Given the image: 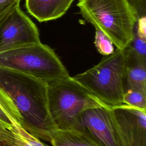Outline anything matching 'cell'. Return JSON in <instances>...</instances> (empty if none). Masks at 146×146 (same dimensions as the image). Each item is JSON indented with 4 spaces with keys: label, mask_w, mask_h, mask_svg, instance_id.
<instances>
[{
    "label": "cell",
    "mask_w": 146,
    "mask_h": 146,
    "mask_svg": "<svg viewBox=\"0 0 146 146\" xmlns=\"http://www.w3.org/2000/svg\"><path fill=\"white\" fill-rule=\"evenodd\" d=\"M0 86L18 111L21 127L31 135L50 142L51 134L57 129L48 111L47 83L0 66Z\"/></svg>",
    "instance_id": "cell-1"
},
{
    "label": "cell",
    "mask_w": 146,
    "mask_h": 146,
    "mask_svg": "<svg viewBox=\"0 0 146 146\" xmlns=\"http://www.w3.org/2000/svg\"><path fill=\"white\" fill-rule=\"evenodd\" d=\"M83 18L123 50L133 38L136 13L128 0H78Z\"/></svg>",
    "instance_id": "cell-2"
},
{
    "label": "cell",
    "mask_w": 146,
    "mask_h": 146,
    "mask_svg": "<svg viewBox=\"0 0 146 146\" xmlns=\"http://www.w3.org/2000/svg\"><path fill=\"white\" fill-rule=\"evenodd\" d=\"M48 107L57 129L73 130L84 110L106 104L70 76L47 83Z\"/></svg>",
    "instance_id": "cell-3"
},
{
    "label": "cell",
    "mask_w": 146,
    "mask_h": 146,
    "mask_svg": "<svg viewBox=\"0 0 146 146\" xmlns=\"http://www.w3.org/2000/svg\"><path fill=\"white\" fill-rule=\"evenodd\" d=\"M124 70V51L116 48L98 64L72 78L100 102L113 107L123 104Z\"/></svg>",
    "instance_id": "cell-4"
},
{
    "label": "cell",
    "mask_w": 146,
    "mask_h": 146,
    "mask_svg": "<svg viewBox=\"0 0 146 146\" xmlns=\"http://www.w3.org/2000/svg\"><path fill=\"white\" fill-rule=\"evenodd\" d=\"M0 66L46 83L70 76L54 50L41 42L0 52Z\"/></svg>",
    "instance_id": "cell-5"
},
{
    "label": "cell",
    "mask_w": 146,
    "mask_h": 146,
    "mask_svg": "<svg viewBox=\"0 0 146 146\" xmlns=\"http://www.w3.org/2000/svg\"><path fill=\"white\" fill-rule=\"evenodd\" d=\"M73 130L96 146H125L111 106L84 110L78 116Z\"/></svg>",
    "instance_id": "cell-6"
},
{
    "label": "cell",
    "mask_w": 146,
    "mask_h": 146,
    "mask_svg": "<svg viewBox=\"0 0 146 146\" xmlns=\"http://www.w3.org/2000/svg\"><path fill=\"white\" fill-rule=\"evenodd\" d=\"M40 42L36 26L18 5L0 27V52Z\"/></svg>",
    "instance_id": "cell-7"
},
{
    "label": "cell",
    "mask_w": 146,
    "mask_h": 146,
    "mask_svg": "<svg viewBox=\"0 0 146 146\" xmlns=\"http://www.w3.org/2000/svg\"><path fill=\"white\" fill-rule=\"evenodd\" d=\"M125 146H146V110L124 104L111 107Z\"/></svg>",
    "instance_id": "cell-8"
},
{
    "label": "cell",
    "mask_w": 146,
    "mask_h": 146,
    "mask_svg": "<svg viewBox=\"0 0 146 146\" xmlns=\"http://www.w3.org/2000/svg\"><path fill=\"white\" fill-rule=\"evenodd\" d=\"M125 57L124 91L135 90L146 95V60L128 47L123 49Z\"/></svg>",
    "instance_id": "cell-9"
},
{
    "label": "cell",
    "mask_w": 146,
    "mask_h": 146,
    "mask_svg": "<svg viewBox=\"0 0 146 146\" xmlns=\"http://www.w3.org/2000/svg\"><path fill=\"white\" fill-rule=\"evenodd\" d=\"M75 0H25L27 12L39 22L60 18Z\"/></svg>",
    "instance_id": "cell-10"
},
{
    "label": "cell",
    "mask_w": 146,
    "mask_h": 146,
    "mask_svg": "<svg viewBox=\"0 0 146 146\" xmlns=\"http://www.w3.org/2000/svg\"><path fill=\"white\" fill-rule=\"evenodd\" d=\"M0 120L11 131L17 127H21V117L13 100L0 86Z\"/></svg>",
    "instance_id": "cell-11"
},
{
    "label": "cell",
    "mask_w": 146,
    "mask_h": 146,
    "mask_svg": "<svg viewBox=\"0 0 146 146\" xmlns=\"http://www.w3.org/2000/svg\"><path fill=\"white\" fill-rule=\"evenodd\" d=\"M52 146H96L81 133L74 130L56 129L50 135Z\"/></svg>",
    "instance_id": "cell-12"
},
{
    "label": "cell",
    "mask_w": 146,
    "mask_h": 146,
    "mask_svg": "<svg viewBox=\"0 0 146 146\" xmlns=\"http://www.w3.org/2000/svg\"><path fill=\"white\" fill-rule=\"evenodd\" d=\"M13 133V142L11 146H47L22 127L18 126L11 131Z\"/></svg>",
    "instance_id": "cell-13"
},
{
    "label": "cell",
    "mask_w": 146,
    "mask_h": 146,
    "mask_svg": "<svg viewBox=\"0 0 146 146\" xmlns=\"http://www.w3.org/2000/svg\"><path fill=\"white\" fill-rule=\"evenodd\" d=\"M123 103L129 106L146 110V95L137 91L128 90L124 92Z\"/></svg>",
    "instance_id": "cell-14"
},
{
    "label": "cell",
    "mask_w": 146,
    "mask_h": 146,
    "mask_svg": "<svg viewBox=\"0 0 146 146\" xmlns=\"http://www.w3.org/2000/svg\"><path fill=\"white\" fill-rule=\"evenodd\" d=\"M94 43L98 52L104 56L111 54L115 50L113 44L110 39L98 30L95 31Z\"/></svg>",
    "instance_id": "cell-15"
},
{
    "label": "cell",
    "mask_w": 146,
    "mask_h": 146,
    "mask_svg": "<svg viewBox=\"0 0 146 146\" xmlns=\"http://www.w3.org/2000/svg\"><path fill=\"white\" fill-rule=\"evenodd\" d=\"M127 47L141 58L146 60V38L140 36L135 30L133 38Z\"/></svg>",
    "instance_id": "cell-16"
},
{
    "label": "cell",
    "mask_w": 146,
    "mask_h": 146,
    "mask_svg": "<svg viewBox=\"0 0 146 146\" xmlns=\"http://www.w3.org/2000/svg\"><path fill=\"white\" fill-rule=\"evenodd\" d=\"M136 13L137 20L146 18V0H128Z\"/></svg>",
    "instance_id": "cell-17"
},
{
    "label": "cell",
    "mask_w": 146,
    "mask_h": 146,
    "mask_svg": "<svg viewBox=\"0 0 146 146\" xmlns=\"http://www.w3.org/2000/svg\"><path fill=\"white\" fill-rule=\"evenodd\" d=\"M13 142V133L0 120V144L4 146H11Z\"/></svg>",
    "instance_id": "cell-18"
},
{
    "label": "cell",
    "mask_w": 146,
    "mask_h": 146,
    "mask_svg": "<svg viewBox=\"0 0 146 146\" xmlns=\"http://www.w3.org/2000/svg\"><path fill=\"white\" fill-rule=\"evenodd\" d=\"M21 1V0H13L0 6V27L14 7L20 4Z\"/></svg>",
    "instance_id": "cell-19"
},
{
    "label": "cell",
    "mask_w": 146,
    "mask_h": 146,
    "mask_svg": "<svg viewBox=\"0 0 146 146\" xmlns=\"http://www.w3.org/2000/svg\"><path fill=\"white\" fill-rule=\"evenodd\" d=\"M13 0H0V6L3 5H5L10 2H11Z\"/></svg>",
    "instance_id": "cell-20"
},
{
    "label": "cell",
    "mask_w": 146,
    "mask_h": 146,
    "mask_svg": "<svg viewBox=\"0 0 146 146\" xmlns=\"http://www.w3.org/2000/svg\"><path fill=\"white\" fill-rule=\"evenodd\" d=\"M1 145H1V144H0V146H1Z\"/></svg>",
    "instance_id": "cell-21"
},
{
    "label": "cell",
    "mask_w": 146,
    "mask_h": 146,
    "mask_svg": "<svg viewBox=\"0 0 146 146\" xmlns=\"http://www.w3.org/2000/svg\"><path fill=\"white\" fill-rule=\"evenodd\" d=\"M1 146H4V145H1Z\"/></svg>",
    "instance_id": "cell-22"
}]
</instances>
